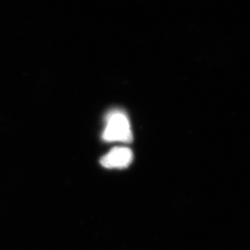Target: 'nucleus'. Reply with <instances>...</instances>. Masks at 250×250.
<instances>
[{
	"mask_svg": "<svg viewBox=\"0 0 250 250\" xmlns=\"http://www.w3.org/2000/svg\"><path fill=\"white\" fill-rule=\"evenodd\" d=\"M102 138L107 142L132 141L133 135L130 121L125 113L120 110L109 113L106 118V126Z\"/></svg>",
	"mask_w": 250,
	"mask_h": 250,
	"instance_id": "1",
	"label": "nucleus"
},
{
	"mask_svg": "<svg viewBox=\"0 0 250 250\" xmlns=\"http://www.w3.org/2000/svg\"><path fill=\"white\" fill-rule=\"evenodd\" d=\"M133 158L134 156L130 149L118 146L104 155L101 160V164L107 168H124L130 166Z\"/></svg>",
	"mask_w": 250,
	"mask_h": 250,
	"instance_id": "2",
	"label": "nucleus"
}]
</instances>
